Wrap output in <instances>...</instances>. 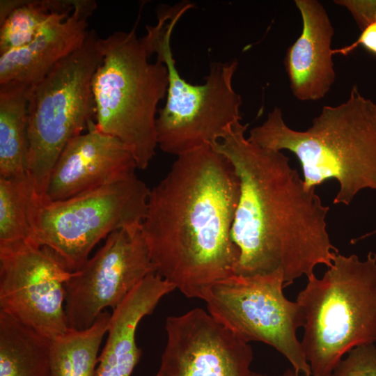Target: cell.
Listing matches in <instances>:
<instances>
[{
    "instance_id": "cell-1",
    "label": "cell",
    "mask_w": 376,
    "mask_h": 376,
    "mask_svg": "<svg viewBox=\"0 0 376 376\" xmlns=\"http://www.w3.org/2000/svg\"><path fill=\"white\" fill-rule=\"evenodd\" d=\"M239 196L233 165L210 144L177 156L150 189L141 233L156 274L185 297L203 299L236 274L231 230Z\"/></svg>"
},
{
    "instance_id": "cell-2",
    "label": "cell",
    "mask_w": 376,
    "mask_h": 376,
    "mask_svg": "<svg viewBox=\"0 0 376 376\" xmlns=\"http://www.w3.org/2000/svg\"><path fill=\"white\" fill-rule=\"evenodd\" d=\"M247 124L235 123L212 146L230 162L240 181L231 237L240 252L236 274L280 273L284 288L328 267L338 250L327 230L329 207L308 189L281 151L245 136Z\"/></svg>"
},
{
    "instance_id": "cell-3",
    "label": "cell",
    "mask_w": 376,
    "mask_h": 376,
    "mask_svg": "<svg viewBox=\"0 0 376 376\" xmlns=\"http://www.w3.org/2000/svg\"><path fill=\"white\" fill-rule=\"evenodd\" d=\"M247 139L263 148L292 152L308 189L335 179L339 190L334 204L347 205L360 191L376 190V104L357 86L345 102L323 107L305 131L288 126L275 107Z\"/></svg>"
},
{
    "instance_id": "cell-4",
    "label": "cell",
    "mask_w": 376,
    "mask_h": 376,
    "mask_svg": "<svg viewBox=\"0 0 376 376\" xmlns=\"http://www.w3.org/2000/svg\"><path fill=\"white\" fill-rule=\"evenodd\" d=\"M297 297L301 341L312 376H329L352 349L376 342V254L337 252L321 279L312 274Z\"/></svg>"
},
{
    "instance_id": "cell-5",
    "label": "cell",
    "mask_w": 376,
    "mask_h": 376,
    "mask_svg": "<svg viewBox=\"0 0 376 376\" xmlns=\"http://www.w3.org/2000/svg\"><path fill=\"white\" fill-rule=\"evenodd\" d=\"M115 31L98 41L102 61L92 91L95 127L119 139L145 169L156 153L157 106L166 97L168 70L150 54L136 33Z\"/></svg>"
},
{
    "instance_id": "cell-6",
    "label": "cell",
    "mask_w": 376,
    "mask_h": 376,
    "mask_svg": "<svg viewBox=\"0 0 376 376\" xmlns=\"http://www.w3.org/2000/svg\"><path fill=\"white\" fill-rule=\"evenodd\" d=\"M192 6L182 2L159 9L157 23L146 26L147 33L141 38L150 56L155 54L168 70L166 102L157 118V144L176 157L221 141L242 119V99L233 86L236 60L212 63L202 84L189 83L176 68L171 36L180 17Z\"/></svg>"
},
{
    "instance_id": "cell-7",
    "label": "cell",
    "mask_w": 376,
    "mask_h": 376,
    "mask_svg": "<svg viewBox=\"0 0 376 376\" xmlns=\"http://www.w3.org/2000/svg\"><path fill=\"white\" fill-rule=\"evenodd\" d=\"M99 39L89 30L79 49L29 87L26 175L40 199L61 152L95 116L92 80L102 61Z\"/></svg>"
},
{
    "instance_id": "cell-8",
    "label": "cell",
    "mask_w": 376,
    "mask_h": 376,
    "mask_svg": "<svg viewBox=\"0 0 376 376\" xmlns=\"http://www.w3.org/2000/svg\"><path fill=\"white\" fill-rule=\"evenodd\" d=\"M150 191L134 173L65 200L38 199L33 209L35 242L76 272L100 240L118 230L141 226Z\"/></svg>"
},
{
    "instance_id": "cell-9",
    "label": "cell",
    "mask_w": 376,
    "mask_h": 376,
    "mask_svg": "<svg viewBox=\"0 0 376 376\" xmlns=\"http://www.w3.org/2000/svg\"><path fill=\"white\" fill-rule=\"evenodd\" d=\"M280 273L235 274L213 285L203 299L207 312L244 341H258L274 347L292 368L312 376L297 331L305 323L297 301L283 292Z\"/></svg>"
},
{
    "instance_id": "cell-10",
    "label": "cell",
    "mask_w": 376,
    "mask_h": 376,
    "mask_svg": "<svg viewBox=\"0 0 376 376\" xmlns=\"http://www.w3.org/2000/svg\"><path fill=\"white\" fill-rule=\"evenodd\" d=\"M72 272L47 246H0V311L50 340L64 334L65 285Z\"/></svg>"
},
{
    "instance_id": "cell-11",
    "label": "cell",
    "mask_w": 376,
    "mask_h": 376,
    "mask_svg": "<svg viewBox=\"0 0 376 376\" xmlns=\"http://www.w3.org/2000/svg\"><path fill=\"white\" fill-rule=\"evenodd\" d=\"M141 227L113 232L72 272L65 285L70 329L90 327L107 308L114 310L146 277L156 273Z\"/></svg>"
},
{
    "instance_id": "cell-12",
    "label": "cell",
    "mask_w": 376,
    "mask_h": 376,
    "mask_svg": "<svg viewBox=\"0 0 376 376\" xmlns=\"http://www.w3.org/2000/svg\"><path fill=\"white\" fill-rule=\"evenodd\" d=\"M165 329L155 376H251V345L203 309L169 316Z\"/></svg>"
},
{
    "instance_id": "cell-13",
    "label": "cell",
    "mask_w": 376,
    "mask_h": 376,
    "mask_svg": "<svg viewBox=\"0 0 376 376\" xmlns=\"http://www.w3.org/2000/svg\"><path fill=\"white\" fill-rule=\"evenodd\" d=\"M137 168L132 154L117 138L91 122L86 133L72 138L58 157L42 201L70 198L124 178Z\"/></svg>"
},
{
    "instance_id": "cell-14",
    "label": "cell",
    "mask_w": 376,
    "mask_h": 376,
    "mask_svg": "<svg viewBox=\"0 0 376 376\" xmlns=\"http://www.w3.org/2000/svg\"><path fill=\"white\" fill-rule=\"evenodd\" d=\"M97 8L93 0H77L72 12L53 15L28 45L0 55V84H34L60 61L79 49L89 30L88 19Z\"/></svg>"
},
{
    "instance_id": "cell-15",
    "label": "cell",
    "mask_w": 376,
    "mask_h": 376,
    "mask_svg": "<svg viewBox=\"0 0 376 376\" xmlns=\"http://www.w3.org/2000/svg\"><path fill=\"white\" fill-rule=\"evenodd\" d=\"M302 19L299 38L284 58L290 88L301 101H316L329 91L336 79L331 47L334 30L324 6L317 0H295Z\"/></svg>"
},
{
    "instance_id": "cell-16",
    "label": "cell",
    "mask_w": 376,
    "mask_h": 376,
    "mask_svg": "<svg viewBox=\"0 0 376 376\" xmlns=\"http://www.w3.org/2000/svg\"><path fill=\"white\" fill-rule=\"evenodd\" d=\"M175 290L156 273L146 277L113 310L107 338L99 355L95 376H131L141 350L136 343L141 320L151 314L160 300Z\"/></svg>"
},
{
    "instance_id": "cell-17",
    "label": "cell",
    "mask_w": 376,
    "mask_h": 376,
    "mask_svg": "<svg viewBox=\"0 0 376 376\" xmlns=\"http://www.w3.org/2000/svg\"><path fill=\"white\" fill-rule=\"evenodd\" d=\"M19 82L0 84V177L26 176L28 89Z\"/></svg>"
},
{
    "instance_id": "cell-18",
    "label": "cell",
    "mask_w": 376,
    "mask_h": 376,
    "mask_svg": "<svg viewBox=\"0 0 376 376\" xmlns=\"http://www.w3.org/2000/svg\"><path fill=\"white\" fill-rule=\"evenodd\" d=\"M51 342L0 311V376H52Z\"/></svg>"
},
{
    "instance_id": "cell-19",
    "label": "cell",
    "mask_w": 376,
    "mask_h": 376,
    "mask_svg": "<svg viewBox=\"0 0 376 376\" xmlns=\"http://www.w3.org/2000/svg\"><path fill=\"white\" fill-rule=\"evenodd\" d=\"M111 313H101L88 328L70 329L52 340V376H95L98 352L107 333Z\"/></svg>"
},
{
    "instance_id": "cell-20",
    "label": "cell",
    "mask_w": 376,
    "mask_h": 376,
    "mask_svg": "<svg viewBox=\"0 0 376 376\" xmlns=\"http://www.w3.org/2000/svg\"><path fill=\"white\" fill-rule=\"evenodd\" d=\"M77 0H1L0 55L31 42L55 14L72 12Z\"/></svg>"
},
{
    "instance_id": "cell-21",
    "label": "cell",
    "mask_w": 376,
    "mask_h": 376,
    "mask_svg": "<svg viewBox=\"0 0 376 376\" xmlns=\"http://www.w3.org/2000/svg\"><path fill=\"white\" fill-rule=\"evenodd\" d=\"M38 199L40 198L27 175L0 177V246L24 242L36 244L33 209Z\"/></svg>"
},
{
    "instance_id": "cell-22",
    "label": "cell",
    "mask_w": 376,
    "mask_h": 376,
    "mask_svg": "<svg viewBox=\"0 0 376 376\" xmlns=\"http://www.w3.org/2000/svg\"><path fill=\"white\" fill-rule=\"evenodd\" d=\"M329 376H376V346L372 344L352 349Z\"/></svg>"
},
{
    "instance_id": "cell-23",
    "label": "cell",
    "mask_w": 376,
    "mask_h": 376,
    "mask_svg": "<svg viewBox=\"0 0 376 376\" xmlns=\"http://www.w3.org/2000/svg\"><path fill=\"white\" fill-rule=\"evenodd\" d=\"M352 15L360 30L376 22V0H335Z\"/></svg>"
},
{
    "instance_id": "cell-24",
    "label": "cell",
    "mask_w": 376,
    "mask_h": 376,
    "mask_svg": "<svg viewBox=\"0 0 376 376\" xmlns=\"http://www.w3.org/2000/svg\"><path fill=\"white\" fill-rule=\"evenodd\" d=\"M359 45L376 56V22L368 25L361 30L359 37L353 43L340 49H332V53L333 55L346 56Z\"/></svg>"
},
{
    "instance_id": "cell-25",
    "label": "cell",
    "mask_w": 376,
    "mask_h": 376,
    "mask_svg": "<svg viewBox=\"0 0 376 376\" xmlns=\"http://www.w3.org/2000/svg\"><path fill=\"white\" fill-rule=\"evenodd\" d=\"M251 376H269L267 375L252 372ZM276 376H299V373L293 368L287 369L284 373Z\"/></svg>"
}]
</instances>
